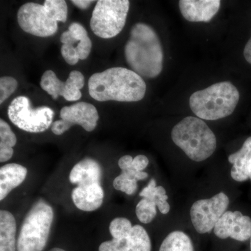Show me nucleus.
<instances>
[{"label": "nucleus", "instance_id": "nucleus-32", "mask_svg": "<svg viewBox=\"0 0 251 251\" xmlns=\"http://www.w3.org/2000/svg\"><path fill=\"white\" fill-rule=\"evenodd\" d=\"M133 158L130 155H125L120 158L118 161V166L122 171L129 169L132 167Z\"/></svg>", "mask_w": 251, "mask_h": 251}, {"label": "nucleus", "instance_id": "nucleus-37", "mask_svg": "<svg viewBox=\"0 0 251 251\" xmlns=\"http://www.w3.org/2000/svg\"><path fill=\"white\" fill-rule=\"evenodd\" d=\"M249 179L251 180V173H250V176H249Z\"/></svg>", "mask_w": 251, "mask_h": 251}, {"label": "nucleus", "instance_id": "nucleus-34", "mask_svg": "<svg viewBox=\"0 0 251 251\" xmlns=\"http://www.w3.org/2000/svg\"><path fill=\"white\" fill-rule=\"evenodd\" d=\"M94 1L92 0H72V3L75 5L78 9L85 10L93 4Z\"/></svg>", "mask_w": 251, "mask_h": 251}, {"label": "nucleus", "instance_id": "nucleus-21", "mask_svg": "<svg viewBox=\"0 0 251 251\" xmlns=\"http://www.w3.org/2000/svg\"><path fill=\"white\" fill-rule=\"evenodd\" d=\"M140 196L154 203L162 214H168L171 210V206L168 202V196L166 195V189L163 186H157L156 181L154 179H150L148 186L144 188L143 191L140 193Z\"/></svg>", "mask_w": 251, "mask_h": 251}, {"label": "nucleus", "instance_id": "nucleus-15", "mask_svg": "<svg viewBox=\"0 0 251 251\" xmlns=\"http://www.w3.org/2000/svg\"><path fill=\"white\" fill-rule=\"evenodd\" d=\"M104 191L101 184L81 185L74 188L72 198L75 206L81 211L91 212L103 204Z\"/></svg>", "mask_w": 251, "mask_h": 251}, {"label": "nucleus", "instance_id": "nucleus-14", "mask_svg": "<svg viewBox=\"0 0 251 251\" xmlns=\"http://www.w3.org/2000/svg\"><path fill=\"white\" fill-rule=\"evenodd\" d=\"M221 3L220 0H180L179 6L186 21L208 23L217 14Z\"/></svg>", "mask_w": 251, "mask_h": 251}, {"label": "nucleus", "instance_id": "nucleus-26", "mask_svg": "<svg viewBox=\"0 0 251 251\" xmlns=\"http://www.w3.org/2000/svg\"><path fill=\"white\" fill-rule=\"evenodd\" d=\"M133 227L129 220L126 218L117 217L110 223L109 230L112 238H117L129 234Z\"/></svg>", "mask_w": 251, "mask_h": 251}, {"label": "nucleus", "instance_id": "nucleus-25", "mask_svg": "<svg viewBox=\"0 0 251 251\" xmlns=\"http://www.w3.org/2000/svg\"><path fill=\"white\" fill-rule=\"evenodd\" d=\"M44 6L47 9L50 16L57 22H67L68 6L64 0H46Z\"/></svg>", "mask_w": 251, "mask_h": 251}, {"label": "nucleus", "instance_id": "nucleus-31", "mask_svg": "<svg viewBox=\"0 0 251 251\" xmlns=\"http://www.w3.org/2000/svg\"><path fill=\"white\" fill-rule=\"evenodd\" d=\"M149 163L148 157L145 155H138L133 158L132 168L135 171L143 172L148 167Z\"/></svg>", "mask_w": 251, "mask_h": 251}, {"label": "nucleus", "instance_id": "nucleus-1", "mask_svg": "<svg viewBox=\"0 0 251 251\" xmlns=\"http://www.w3.org/2000/svg\"><path fill=\"white\" fill-rule=\"evenodd\" d=\"M89 93L97 101H140L147 86L143 77L130 69L113 67L91 75Z\"/></svg>", "mask_w": 251, "mask_h": 251}, {"label": "nucleus", "instance_id": "nucleus-8", "mask_svg": "<svg viewBox=\"0 0 251 251\" xmlns=\"http://www.w3.org/2000/svg\"><path fill=\"white\" fill-rule=\"evenodd\" d=\"M229 204L228 196L224 192L193 203L190 216L195 229L200 234L211 232L221 216L227 211Z\"/></svg>", "mask_w": 251, "mask_h": 251}, {"label": "nucleus", "instance_id": "nucleus-7", "mask_svg": "<svg viewBox=\"0 0 251 251\" xmlns=\"http://www.w3.org/2000/svg\"><path fill=\"white\" fill-rule=\"evenodd\" d=\"M8 117L20 129L28 133H40L52 126L54 112L47 106L33 108L28 97L20 96L10 104Z\"/></svg>", "mask_w": 251, "mask_h": 251}, {"label": "nucleus", "instance_id": "nucleus-20", "mask_svg": "<svg viewBox=\"0 0 251 251\" xmlns=\"http://www.w3.org/2000/svg\"><path fill=\"white\" fill-rule=\"evenodd\" d=\"M148 177V174L145 172L135 171L133 168L122 171L113 181V187L117 191H121L131 196L136 192L138 188V181Z\"/></svg>", "mask_w": 251, "mask_h": 251}, {"label": "nucleus", "instance_id": "nucleus-3", "mask_svg": "<svg viewBox=\"0 0 251 251\" xmlns=\"http://www.w3.org/2000/svg\"><path fill=\"white\" fill-rule=\"evenodd\" d=\"M239 97L237 87L225 81L194 92L190 97L189 105L198 118L214 121L232 115Z\"/></svg>", "mask_w": 251, "mask_h": 251}, {"label": "nucleus", "instance_id": "nucleus-5", "mask_svg": "<svg viewBox=\"0 0 251 251\" xmlns=\"http://www.w3.org/2000/svg\"><path fill=\"white\" fill-rule=\"evenodd\" d=\"M53 219L52 206L44 200L36 201L23 221L18 238L17 251H44L49 240Z\"/></svg>", "mask_w": 251, "mask_h": 251}, {"label": "nucleus", "instance_id": "nucleus-11", "mask_svg": "<svg viewBox=\"0 0 251 251\" xmlns=\"http://www.w3.org/2000/svg\"><path fill=\"white\" fill-rule=\"evenodd\" d=\"M214 232L219 239L246 242L251 237V219L239 211H227L216 224Z\"/></svg>", "mask_w": 251, "mask_h": 251}, {"label": "nucleus", "instance_id": "nucleus-35", "mask_svg": "<svg viewBox=\"0 0 251 251\" xmlns=\"http://www.w3.org/2000/svg\"><path fill=\"white\" fill-rule=\"evenodd\" d=\"M244 56L247 62L251 64V36L244 48Z\"/></svg>", "mask_w": 251, "mask_h": 251}, {"label": "nucleus", "instance_id": "nucleus-38", "mask_svg": "<svg viewBox=\"0 0 251 251\" xmlns=\"http://www.w3.org/2000/svg\"><path fill=\"white\" fill-rule=\"evenodd\" d=\"M250 249L251 251V242H250Z\"/></svg>", "mask_w": 251, "mask_h": 251}, {"label": "nucleus", "instance_id": "nucleus-9", "mask_svg": "<svg viewBox=\"0 0 251 251\" xmlns=\"http://www.w3.org/2000/svg\"><path fill=\"white\" fill-rule=\"evenodd\" d=\"M17 17L20 27L31 35L49 37L58 29V22L50 16L44 4L26 3L18 9Z\"/></svg>", "mask_w": 251, "mask_h": 251}, {"label": "nucleus", "instance_id": "nucleus-18", "mask_svg": "<svg viewBox=\"0 0 251 251\" xmlns=\"http://www.w3.org/2000/svg\"><path fill=\"white\" fill-rule=\"evenodd\" d=\"M27 169L22 165L9 163L0 168V201L7 197L13 190L26 179Z\"/></svg>", "mask_w": 251, "mask_h": 251}, {"label": "nucleus", "instance_id": "nucleus-28", "mask_svg": "<svg viewBox=\"0 0 251 251\" xmlns=\"http://www.w3.org/2000/svg\"><path fill=\"white\" fill-rule=\"evenodd\" d=\"M61 53L66 62L70 65H75L80 60L76 48L73 45H62Z\"/></svg>", "mask_w": 251, "mask_h": 251}, {"label": "nucleus", "instance_id": "nucleus-19", "mask_svg": "<svg viewBox=\"0 0 251 251\" xmlns=\"http://www.w3.org/2000/svg\"><path fill=\"white\" fill-rule=\"evenodd\" d=\"M17 226L14 216L9 211H0V251H16Z\"/></svg>", "mask_w": 251, "mask_h": 251}, {"label": "nucleus", "instance_id": "nucleus-4", "mask_svg": "<svg viewBox=\"0 0 251 251\" xmlns=\"http://www.w3.org/2000/svg\"><path fill=\"white\" fill-rule=\"evenodd\" d=\"M171 138L193 161H205L216 151V135L205 122L198 117H186L176 124Z\"/></svg>", "mask_w": 251, "mask_h": 251}, {"label": "nucleus", "instance_id": "nucleus-30", "mask_svg": "<svg viewBox=\"0 0 251 251\" xmlns=\"http://www.w3.org/2000/svg\"><path fill=\"white\" fill-rule=\"evenodd\" d=\"M72 126L64 120H57L51 126V130L56 135H61L72 128Z\"/></svg>", "mask_w": 251, "mask_h": 251}, {"label": "nucleus", "instance_id": "nucleus-10", "mask_svg": "<svg viewBox=\"0 0 251 251\" xmlns=\"http://www.w3.org/2000/svg\"><path fill=\"white\" fill-rule=\"evenodd\" d=\"M40 85L53 99L62 96L68 101H75L82 97L80 90L85 85V77L78 71H73L67 80L63 82L53 71L47 70L41 76Z\"/></svg>", "mask_w": 251, "mask_h": 251}, {"label": "nucleus", "instance_id": "nucleus-13", "mask_svg": "<svg viewBox=\"0 0 251 251\" xmlns=\"http://www.w3.org/2000/svg\"><path fill=\"white\" fill-rule=\"evenodd\" d=\"M61 120L71 125H79L86 131L92 132L95 129L98 123L99 115L97 109L94 105L86 102H78L62 108Z\"/></svg>", "mask_w": 251, "mask_h": 251}, {"label": "nucleus", "instance_id": "nucleus-16", "mask_svg": "<svg viewBox=\"0 0 251 251\" xmlns=\"http://www.w3.org/2000/svg\"><path fill=\"white\" fill-rule=\"evenodd\" d=\"M102 175L101 166L98 162L93 158H86L74 166L69 175V180L77 186L101 184Z\"/></svg>", "mask_w": 251, "mask_h": 251}, {"label": "nucleus", "instance_id": "nucleus-27", "mask_svg": "<svg viewBox=\"0 0 251 251\" xmlns=\"http://www.w3.org/2000/svg\"><path fill=\"white\" fill-rule=\"evenodd\" d=\"M18 85L14 77L3 76L0 78V104L4 103L11 94L14 93Z\"/></svg>", "mask_w": 251, "mask_h": 251}, {"label": "nucleus", "instance_id": "nucleus-12", "mask_svg": "<svg viewBox=\"0 0 251 251\" xmlns=\"http://www.w3.org/2000/svg\"><path fill=\"white\" fill-rule=\"evenodd\" d=\"M151 242L146 229L140 225L133 226L125 236L112 238L100 244L99 251H151Z\"/></svg>", "mask_w": 251, "mask_h": 251}, {"label": "nucleus", "instance_id": "nucleus-22", "mask_svg": "<svg viewBox=\"0 0 251 251\" xmlns=\"http://www.w3.org/2000/svg\"><path fill=\"white\" fill-rule=\"evenodd\" d=\"M17 138L7 122L0 120V162L9 161L14 155Z\"/></svg>", "mask_w": 251, "mask_h": 251}, {"label": "nucleus", "instance_id": "nucleus-33", "mask_svg": "<svg viewBox=\"0 0 251 251\" xmlns=\"http://www.w3.org/2000/svg\"><path fill=\"white\" fill-rule=\"evenodd\" d=\"M60 41L62 43L63 45L74 46L77 42L69 30L62 33L60 36Z\"/></svg>", "mask_w": 251, "mask_h": 251}, {"label": "nucleus", "instance_id": "nucleus-23", "mask_svg": "<svg viewBox=\"0 0 251 251\" xmlns=\"http://www.w3.org/2000/svg\"><path fill=\"white\" fill-rule=\"evenodd\" d=\"M159 251H194V248L189 236L181 231H174L165 238Z\"/></svg>", "mask_w": 251, "mask_h": 251}, {"label": "nucleus", "instance_id": "nucleus-2", "mask_svg": "<svg viewBox=\"0 0 251 251\" xmlns=\"http://www.w3.org/2000/svg\"><path fill=\"white\" fill-rule=\"evenodd\" d=\"M125 54L131 70L142 77L154 78L163 70V51L159 37L145 23H136L132 27Z\"/></svg>", "mask_w": 251, "mask_h": 251}, {"label": "nucleus", "instance_id": "nucleus-29", "mask_svg": "<svg viewBox=\"0 0 251 251\" xmlns=\"http://www.w3.org/2000/svg\"><path fill=\"white\" fill-rule=\"evenodd\" d=\"M77 54H78L79 58L81 60L86 59L90 55L91 50H92V43L88 36L82 39L78 43L76 47Z\"/></svg>", "mask_w": 251, "mask_h": 251}, {"label": "nucleus", "instance_id": "nucleus-36", "mask_svg": "<svg viewBox=\"0 0 251 251\" xmlns=\"http://www.w3.org/2000/svg\"><path fill=\"white\" fill-rule=\"evenodd\" d=\"M49 251H66L64 249H59V248H54V249H50Z\"/></svg>", "mask_w": 251, "mask_h": 251}, {"label": "nucleus", "instance_id": "nucleus-6", "mask_svg": "<svg viewBox=\"0 0 251 251\" xmlns=\"http://www.w3.org/2000/svg\"><path fill=\"white\" fill-rule=\"evenodd\" d=\"M129 7L128 0H99L92 12L91 29L102 39L115 37L125 27Z\"/></svg>", "mask_w": 251, "mask_h": 251}, {"label": "nucleus", "instance_id": "nucleus-17", "mask_svg": "<svg viewBox=\"0 0 251 251\" xmlns=\"http://www.w3.org/2000/svg\"><path fill=\"white\" fill-rule=\"evenodd\" d=\"M228 161L232 165L230 174L234 181L243 182L249 179L251 170V137L245 140L239 151L229 155Z\"/></svg>", "mask_w": 251, "mask_h": 251}, {"label": "nucleus", "instance_id": "nucleus-24", "mask_svg": "<svg viewBox=\"0 0 251 251\" xmlns=\"http://www.w3.org/2000/svg\"><path fill=\"white\" fill-rule=\"evenodd\" d=\"M156 205L150 200L143 198L135 208V214L140 222L144 224H150L156 218Z\"/></svg>", "mask_w": 251, "mask_h": 251}]
</instances>
